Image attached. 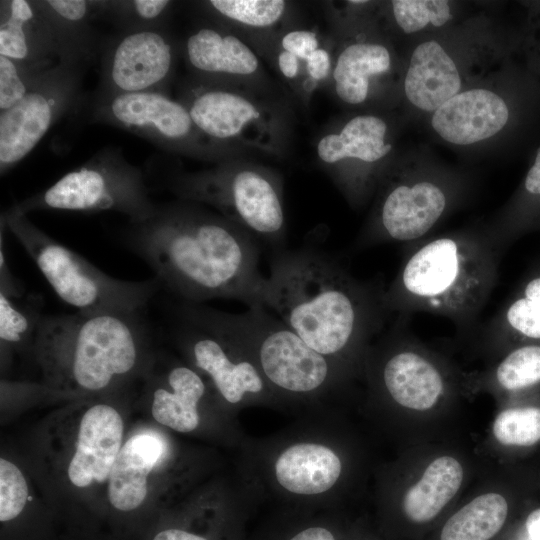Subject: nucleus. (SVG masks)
I'll list each match as a JSON object with an SVG mask.
<instances>
[{
	"label": "nucleus",
	"mask_w": 540,
	"mask_h": 540,
	"mask_svg": "<svg viewBox=\"0 0 540 540\" xmlns=\"http://www.w3.org/2000/svg\"><path fill=\"white\" fill-rule=\"evenodd\" d=\"M391 67L392 57L386 45L357 38L337 48L329 81L342 103L358 106L370 98L375 82L384 78Z\"/></svg>",
	"instance_id": "nucleus-23"
},
{
	"label": "nucleus",
	"mask_w": 540,
	"mask_h": 540,
	"mask_svg": "<svg viewBox=\"0 0 540 540\" xmlns=\"http://www.w3.org/2000/svg\"><path fill=\"white\" fill-rule=\"evenodd\" d=\"M166 455L165 441L155 432H138L124 441L106 485L113 513L132 516L143 510L148 503L151 478Z\"/></svg>",
	"instance_id": "nucleus-19"
},
{
	"label": "nucleus",
	"mask_w": 540,
	"mask_h": 540,
	"mask_svg": "<svg viewBox=\"0 0 540 540\" xmlns=\"http://www.w3.org/2000/svg\"><path fill=\"white\" fill-rule=\"evenodd\" d=\"M176 61L177 46L164 28L120 32L106 40L95 97L167 93Z\"/></svg>",
	"instance_id": "nucleus-14"
},
{
	"label": "nucleus",
	"mask_w": 540,
	"mask_h": 540,
	"mask_svg": "<svg viewBox=\"0 0 540 540\" xmlns=\"http://www.w3.org/2000/svg\"><path fill=\"white\" fill-rule=\"evenodd\" d=\"M183 57L193 79L271 93L255 50L239 34L220 24L193 30L184 41Z\"/></svg>",
	"instance_id": "nucleus-17"
},
{
	"label": "nucleus",
	"mask_w": 540,
	"mask_h": 540,
	"mask_svg": "<svg viewBox=\"0 0 540 540\" xmlns=\"http://www.w3.org/2000/svg\"><path fill=\"white\" fill-rule=\"evenodd\" d=\"M388 124L374 114H358L326 127L315 144L321 168L352 205L364 203L378 180L377 168L392 150Z\"/></svg>",
	"instance_id": "nucleus-12"
},
{
	"label": "nucleus",
	"mask_w": 540,
	"mask_h": 540,
	"mask_svg": "<svg viewBox=\"0 0 540 540\" xmlns=\"http://www.w3.org/2000/svg\"><path fill=\"white\" fill-rule=\"evenodd\" d=\"M57 45L58 62L82 69L103 52L106 40L95 29V1L34 0Z\"/></svg>",
	"instance_id": "nucleus-22"
},
{
	"label": "nucleus",
	"mask_w": 540,
	"mask_h": 540,
	"mask_svg": "<svg viewBox=\"0 0 540 540\" xmlns=\"http://www.w3.org/2000/svg\"><path fill=\"white\" fill-rule=\"evenodd\" d=\"M528 540H540V508L532 511L526 519Z\"/></svg>",
	"instance_id": "nucleus-44"
},
{
	"label": "nucleus",
	"mask_w": 540,
	"mask_h": 540,
	"mask_svg": "<svg viewBox=\"0 0 540 540\" xmlns=\"http://www.w3.org/2000/svg\"><path fill=\"white\" fill-rule=\"evenodd\" d=\"M462 480L463 469L455 458H436L421 479L406 492L403 498L405 515L415 523L432 520L455 496Z\"/></svg>",
	"instance_id": "nucleus-27"
},
{
	"label": "nucleus",
	"mask_w": 540,
	"mask_h": 540,
	"mask_svg": "<svg viewBox=\"0 0 540 540\" xmlns=\"http://www.w3.org/2000/svg\"><path fill=\"white\" fill-rule=\"evenodd\" d=\"M174 6L169 0L95 1L97 20H106L120 32L164 28Z\"/></svg>",
	"instance_id": "nucleus-31"
},
{
	"label": "nucleus",
	"mask_w": 540,
	"mask_h": 540,
	"mask_svg": "<svg viewBox=\"0 0 540 540\" xmlns=\"http://www.w3.org/2000/svg\"><path fill=\"white\" fill-rule=\"evenodd\" d=\"M125 243L178 301L225 298L265 308L267 277L258 268L260 243L203 205L157 204L148 219L130 223Z\"/></svg>",
	"instance_id": "nucleus-1"
},
{
	"label": "nucleus",
	"mask_w": 540,
	"mask_h": 540,
	"mask_svg": "<svg viewBox=\"0 0 540 540\" xmlns=\"http://www.w3.org/2000/svg\"><path fill=\"white\" fill-rule=\"evenodd\" d=\"M497 384L508 391L540 382V345H525L511 351L496 367Z\"/></svg>",
	"instance_id": "nucleus-33"
},
{
	"label": "nucleus",
	"mask_w": 540,
	"mask_h": 540,
	"mask_svg": "<svg viewBox=\"0 0 540 540\" xmlns=\"http://www.w3.org/2000/svg\"><path fill=\"white\" fill-rule=\"evenodd\" d=\"M447 206V191L433 180L388 179L355 246L420 240L439 222Z\"/></svg>",
	"instance_id": "nucleus-16"
},
{
	"label": "nucleus",
	"mask_w": 540,
	"mask_h": 540,
	"mask_svg": "<svg viewBox=\"0 0 540 540\" xmlns=\"http://www.w3.org/2000/svg\"><path fill=\"white\" fill-rule=\"evenodd\" d=\"M29 503V487L22 470L7 458H0V521L2 528L18 523Z\"/></svg>",
	"instance_id": "nucleus-34"
},
{
	"label": "nucleus",
	"mask_w": 540,
	"mask_h": 540,
	"mask_svg": "<svg viewBox=\"0 0 540 540\" xmlns=\"http://www.w3.org/2000/svg\"><path fill=\"white\" fill-rule=\"evenodd\" d=\"M0 293L13 297L25 295L24 285L17 279L10 270L3 245V227L1 226V246H0Z\"/></svg>",
	"instance_id": "nucleus-42"
},
{
	"label": "nucleus",
	"mask_w": 540,
	"mask_h": 540,
	"mask_svg": "<svg viewBox=\"0 0 540 540\" xmlns=\"http://www.w3.org/2000/svg\"><path fill=\"white\" fill-rule=\"evenodd\" d=\"M51 68L24 64L0 55V112L17 104Z\"/></svg>",
	"instance_id": "nucleus-36"
},
{
	"label": "nucleus",
	"mask_w": 540,
	"mask_h": 540,
	"mask_svg": "<svg viewBox=\"0 0 540 540\" xmlns=\"http://www.w3.org/2000/svg\"><path fill=\"white\" fill-rule=\"evenodd\" d=\"M380 378L391 399L411 410L431 409L445 390L439 368L423 354L409 348L397 349L384 359Z\"/></svg>",
	"instance_id": "nucleus-24"
},
{
	"label": "nucleus",
	"mask_w": 540,
	"mask_h": 540,
	"mask_svg": "<svg viewBox=\"0 0 540 540\" xmlns=\"http://www.w3.org/2000/svg\"><path fill=\"white\" fill-rule=\"evenodd\" d=\"M492 334L513 333L540 340V276L529 280L518 297L493 317Z\"/></svg>",
	"instance_id": "nucleus-32"
},
{
	"label": "nucleus",
	"mask_w": 540,
	"mask_h": 540,
	"mask_svg": "<svg viewBox=\"0 0 540 540\" xmlns=\"http://www.w3.org/2000/svg\"><path fill=\"white\" fill-rule=\"evenodd\" d=\"M508 118V107L498 94L477 88L459 92L434 111L431 125L445 141L470 145L497 134Z\"/></svg>",
	"instance_id": "nucleus-20"
},
{
	"label": "nucleus",
	"mask_w": 540,
	"mask_h": 540,
	"mask_svg": "<svg viewBox=\"0 0 540 540\" xmlns=\"http://www.w3.org/2000/svg\"><path fill=\"white\" fill-rule=\"evenodd\" d=\"M179 200L214 208L272 253L285 249L283 181L272 168L237 157L181 172L168 182Z\"/></svg>",
	"instance_id": "nucleus-5"
},
{
	"label": "nucleus",
	"mask_w": 540,
	"mask_h": 540,
	"mask_svg": "<svg viewBox=\"0 0 540 540\" xmlns=\"http://www.w3.org/2000/svg\"><path fill=\"white\" fill-rule=\"evenodd\" d=\"M43 298L26 293L22 297L0 293V345L2 359L14 353H33L38 325L43 316Z\"/></svg>",
	"instance_id": "nucleus-29"
},
{
	"label": "nucleus",
	"mask_w": 540,
	"mask_h": 540,
	"mask_svg": "<svg viewBox=\"0 0 540 540\" xmlns=\"http://www.w3.org/2000/svg\"><path fill=\"white\" fill-rule=\"evenodd\" d=\"M0 55L28 65L58 63L52 30L34 0L0 2Z\"/></svg>",
	"instance_id": "nucleus-21"
},
{
	"label": "nucleus",
	"mask_w": 540,
	"mask_h": 540,
	"mask_svg": "<svg viewBox=\"0 0 540 540\" xmlns=\"http://www.w3.org/2000/svg\"><path fill=\"white\" fill-rule=\"evenodd\" d=\"M391 8L395 22L408 34L429 24L443 26L452 19L449 3L444 0H393Z\"/></svg>",
	"instance_id": "nucleus-37"
},
{
	"label": "nucleus",
	"mask_w": 540,
	"mask_h": 540,
	"mask_svg": "<svg viewBox=\"0 0 540 540\" xmlns=\"http://www.w3.org/2000/svg\"><path fill=\"white\" fill-rule=\"evenodd\" d=\"M14 206L26 215L34 210L114 211L126 215L130 223L150 218L157 209L141 169L112 147L99 150L45 190Z\"/></svg>",
	"instance_id": "nucleus-9"
},
{
	"label": "nucleus",
	"mask_w": 540,
	"mask_h": 540,
	"mask_svg": "<svg viewBox=\"0 0 540 540\" xmlns=\"http://www.w3.org/2000/svg\"><path fill=\"white\" fill-rule=\"evenodd\" d=\"M196 317L236 343L255 363L272 391L318 394L336 377L337 363L308 346L263 307L228 313L186 303Z\"/></svg>",
	"instance_id": "nucleus-6"
},
{
	"label": "nucleus",
	"mask_w": 540,
	"mask_h": 540,
	"mask_svg": "<svg viewBox=\"0 0 540 540\" xmlns=\"http://www.w3.org/2000/svg\"><path fill=\"white\" fill-rule=\"evenodd\" d=\"M280 540H339L335 529L325 521H315L298 525L288 531Z\"/></svg>",
	"instance_id": "nucleus-41"
},
{
	"label": "nucleus",
	"mask_w": 540,
	"mask_h": 540,
	"mask_svg": "<svg viewBox=\"0 0 540 540\" xmlns=\"http://www.w3.org/2000/svg\"><path fill=\"white\" fill-rule=\"evenodd\" d=\"M493 434L503 445L530 446L540 440V408H509L493 423Z\"/></svg>",
	"instance_id": "nucleus-35"
},
{
	"label": "nucleus",
	"mask_w": 540,
	"mask_h": 540,
	"mask_svg": "<svg viewBox=\"0 0 540 540\" xmlns=\"http://www.w3.org/2000/svg\"><path fill=\"white\" fill-rule=\"evenodd\" d=\"M383 289L354 277L313 245L272 253L264 303L308 346L338 362L378 331Z\"/></svg>",
	"instance_id": "nucleus-2"
},
{
	"label": "nucleus",
	"mask_w": 540,
	"mask_h": 540,
	"mask_svg": "<svg viewBox=\"0 0 540 540\" xmlns=\"http://www.w3.org/2000/svg\"><path fill=\"white\" fill-rule=\"evenodd\" d=\"M73 413L62 456L66 481L78 490L107 484L124 443L123 417L107 400L77 404Z\"/></svg>",
	"instance_id": "nucleus-15"
},
{
	"label": "nucleus",
	"mask_w": 540,
	"mask_h": 540,
	"mask_svg": "<svg viewBox=\"0 0 540 540\" xmlns=\"http://www.w3.org/2000/svg\"><path fill=\"white\" fill-rule=\"evenodd\" d=\"M228 533L224 521H212L199 528L187 518L158 519L145 532V540H224Z\"/></svg>",
	"instance_id": "nucleus-38"
},
{
	"label": "nucleus",
	"mask_w": 540,
	"mask_h": 540,
	"mask_svg": "<svg viewBox=\"0 0 540 540\" xmlns=\"http://www.w3.org/2000/svg\"><path fill=\"white\" fill-rule=\"evenodd\" d=\"M83 70L57 63L17 104L0 112V173L22 161L79 101Z\"/></svg>",
	"instance_id": "nucleus-13"
},
{
	"label": "nucleus",
	"mask_w": 540,
	"mask_h": 540,
	"mask_svg": "<svg viewBox=\"0 0 540 540\" xmlns=\"http://www.w3.org/2000/svg\"><path fill=\"white\" fill-rule=\"evenodd\" d=\"M461 84L456 64L438 42L426 41L414 49L404 78V92L412 105L436 111L459 93Z\"/></svg>",
	"instance_id": "nucleus-25"
},
{
	"label": "nucleus",
	"mask_w": 540,
	"mask_h": 540,
	"mask_svg": "<svg viewBox=\"0 0 540 540\" xmlns=\"http://www.w3.org/2000/svg\"><path fill=\"white\" fill-rule=\"evenodd\" d=\"M144 310L43 315L33 354L46 387L108 395L143 378L155 357Z\"/></svg>",
	"instance_id": "nucleus-3"
},
{
	"label": "nucleus",
	"mask_w": 540,
	"mask_h": 540,
	"mask_svg": "<svg viewBox=\"0 0 540 540\" xmlns=\"http://www.w3.org/2000/svg\"><path fill=\"white\" fill-rule=\"evenodd\" d=\"M91 120L126 130L166 151L213 164L247 154L205 136L184 104L165 92L95 97Z\"/></svg>",
	"instance_id": "nucleus-10"
},
{
	"label": "nucleus",
	"mask_w": 540,
	"mask_h": 540,
	"mask_svg": "<svg viewBox=\"0 0 540 540\" xmlns=\"http://www.w3.org/2000/svg\"><path fill=\"white\" fill-rule=\"evenodd\" d=\"M507 514L508 504L502 495H480L447 520L440 540H489L500 531Z\"/></svg>",
	"instance_id": "nucleus-30"
},
{
	"label": "nucleus",
	"mask_w": 540,
	"mask_h": 540,
	"mask_svg": "<svg viewBox=\"0 0 540 540\" xmlns=\"http://www.w3.org/2000/svg\"><path fill=\"white\" fill-rule=\"evenodd\" d=\"M202 6L218 24L236 32L257 35V38L276 32L287 20L291 5L284 0H210Z\"/></svg>",
	"instance_id": "nucleus-28"
},
{
	"label": "nucleus",
	"mask_w": 540,
	"mask_h": 540,
	"mask_svg": "<svg viewBox=\"0 0 540 540\" xmlns=\"http://www.w3.org/2000/svg\"><path fill=\"white\" fill-rule=\"evenodd\" d=\"M342 472L337 453L327 445L299 442L284 449L274 463L278 484L295 495H319L330 490Z\"/></svg>",
	"instance_id": "nucleus-26"
},
{
	"label": "nucleus",
	"mask_w": 540,
	"mask_h": 540,
	"mask_svg": "<svg viewBox=\"0 0 540 540\" xmlns=\"http://www.w3.org/2000/svg\"><path fill=\"white\" fill-rule=\"evenodd\" d=\"M143 378L150 413L157 423L180 433L198 428L199 405L208 393V384L197 370L155 356Z\"/></svg>",
	"instance_id": "nucleus-18"
},
{
	"label": "nucleus",
	"mask_w": 540,
	"mask_h": 540,
	"mask_svg": "<svg viewBox=\"0 0 540 540\" xmlns=\"http://www.w3.org/2000/svg\"><path fill=\"white\" fill-rule=\"evenodd\" d=\"M273 60L280 74L299 90L305 78L304 63L295 55L276 46L273 47Z\"/></svg>",
	"instance_id": "nucleus-40"
},
{
	"label": "nucleus",
	"mask_w": 540,
	"mask_h": 540,
	"mask_svg": "<svg viewBox=\"0 0 540 540\" xmlns=\"http://www.w3.org/2000/svg\"><path fill=\"white\" fill-rule=\"evenodd\" d=\"M1 221L34 260L58 297L78 312L142 310L162 289L156 277L126 281L105 274L34 225L14 205L2 213Z\"/></svg>",
	"instance_id": "nucleus-7"
},
{
	"label": "nucleus",
	"mask_w": 540,
	"mask_h": 540,
	"mask_svg": "<svg viewBox=\"0 0 540 540\" xmlns=\"http://www.w3.org/2000/svg\"><path fill=\"white\" fill-rule=\"evenodd\" d=\"M178 100L209 139L245 153L283 158L291 140V117L282 103L259 91L187 78Z\"/></svg>",
	"instance_id": "nucleus-8"
},
{
	"label": "nucleus",
	"mask_w": 540,
	"mask_h": 540,
	"mask_svg": "<svg viewBox=\"0 0 540 540\" xmlns=\"http://www.w3.org/2000/svg\"><path fill=\"white\" fill-rule=\"evenodd\" d=\"M414 245L386 289V313L428 312L471 327L497 278V247L488 236L444 235Z\"/></svg>",
	"instance_id": "nucleus-4"
},
{
	"label": "nucleus",
	"mask_w": 540,
	"mask_h": 540,
	"mask_svg": "<svg viewBox=\"0 0 540 540\" xmlns=\"http://www.w3.org/2000/svg\"><path fill=\"white\" fill-rule=\"evenodd\" d=\"M276 37L277 39L272 40L271 44L292 53L303 63L323 45L319 34L306 28L283 30Z\"/></svg>",
	"instance_id": "nucleus-39"
},
{
	"label": "nucleus",
	"mask_w": 540,
	"mask_h": 540,
	"mask_svg": "<svg viewBox=\"0 0 540 540\" xmlns=\"http://www.w3.org/2000/svg\"><path fill=\"white\" fill-rule=\"evenodd\" d=\"M171 336L190 366L208 377L217 394L236 405L248 396L272 393L253 360L232 340L178 301L173 308Z\"/></svg>",
	"instance_id": "nucleus-11"
},
{
	"label": "nucleus",
	"mask_w": 540,
	"mask_h": 540,
	"mask_svg": "<svg viewBox=\"0 0 540 540\" xmlns=\"http://www.w3.org/2000/svg\"><path fill=\"white\" fill-rule=\"evenodd\" d=\"M524 186L531 195H540V150L530 170L528 171Z\"/></svg>",
	"instance_id": "nucleus-43"
}]
</instances>
